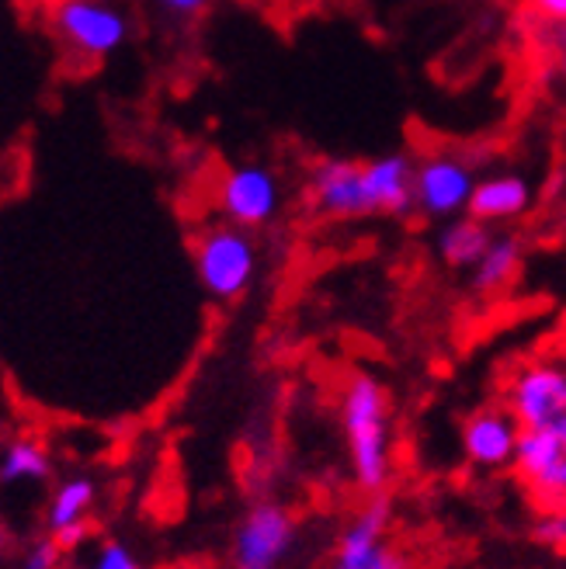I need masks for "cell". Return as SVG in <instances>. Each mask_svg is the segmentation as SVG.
<instances>
[{"instance_id":"obj_1","label":"cell","mask_w":566,"mask_h":569,"mask_svg":"<svg viewBox=\"0 0 566 569\" xmlns=\"http://www.w3.org/2000/svg\"><path fill=\"white\" fill-rule=\"evenodd\" d=\"M341 431L358 490L386 493L393 479V417L389 396L373 372H351L341 389Z\"/></svg>"},{"instance_id":"obj_2","label":"cell","mask_w":566,"mask_h":569,"mask_svg":"<svg viewBox=\"0 0 566 569\" xmlns=\"http://www.w3.org/2000/svg\"><path fill=\"white\" fill-rule=\"evenodd\" d=\"M195 274L216 302L240 299L258 274V243L237 222L206 226L195 240Z\"/></svg>"},{"instance_id":"obj_3","label":"cell","mask_w":566,"mask_h":569,"mask_svg":"<svg viewBox=\"0 0 566 569\" xmlns=\"http://www.w3.org/2000/svg\"><path fill=\"white\" fill-rule=\"evenodd\" d=\"M49 28L83 60H105V56L119 52L132 32L129 14L116 0H52Z\"/></svg>"},{"instance_id":"obj_4","label":"cell","mask_w":566,"mask_h":569,"mask_svg":"<svg viewBox=\"0 0 566 569\" xmlns=\"http://www.w3.org/2000/svg\"><path fill=\"white\" fill-rule=\"evenodd\" d=\"M299 546V521L278 500H258L244 510L230 538V569H281Z\"/></svg>"},{"instance_id":"obj_5","label":"cell","mask_w":566,"mask_h":569,"mask_svg":"<svg viewBox=\"0 0 566 569\" xmlns=\"http://www.w3.org/2000/svg\"><path fill=\"white\" fill-rule=\"evenodd\" d=\"M512 472L539 507L566 503V417L546 427H525Z\"/></svg>"},{"instance_id":"obj_6","label":"cell","mask_w":566,"mask_h":569,"mask_svg":"<svg viewBox=\"0 0 566 569\" xmlns=\"http://www.w3.org/2000/svg\"><path fill=\"white\" fill-rule=\"evenodd\" d=\"M504 407L522 427H546L566 417V365L553 358L528 361L515 368L504 386Z\"/></svg>"},{"instance_id":"obj_7","label":"cell","mask_w":566,"mask_h":569,"mask_svg":"<svg viewBox=\"0 0 566 569\" xmlns=\"http://www.w3.org/2000/svg\"><path fill=\"white\" fill-rule=\"evenodd\" d=\"M219 212L244 230H261L281 209V181L265 163H237L219 181Z\"/></svg>"},{"instance_id":"obj_8","label":"cell","mask_w":566,"mask_h":569,"mask_svg":"<svg viewBox=\"0 0 566 569\" xmlns=\"http://www.w3.org/2000/svg\"><path fill=\"white\" fill-rule=\"evenodd\" d=\"M473 163H466L456 153H431L414 167V194H417V212L428 219H456L469 212L473 191Z\"/></svg>"},{"instance_id":"obj_9","label":"cell","mask_w":566,"mask_h":569,"mask_svg":"<svg viewBox=\"0 0 566 569\" xmlns=\"http://www.w3.org/2000/svg\"><path fill=\"white\" fill-rule=\"evenodd\" d=\"M306 198L317 212H327L337 219H358V216L379 212L369 178H365V163H355L345 157H327L314 167Z\"/></svg>"},{"instance_id":"obj_10","label":"cell","mask_w":566,"mask_h":569,"mask_svg":"<svg viewBox=\"0 0 566 569\" xmlns=\"http://www.w3.org/2000/svg\"><path fill=\"white\" fill-rule=\"evenodd\" d=\"M525 427L518 423V417L507 407H479L463 420V455L469 459V466L484 469V472H500L515 466V451L522 441Z\"/></svg>"},{"instance_id":"obj_11","label":"cell","mask_w":566,"mask_h":569,"mask_svg":"<svg viewBox=\"0 0 566 569\" xmlns=\"http://www.w3.org/2000/svg\"><path fill=\"white\" fill-rule=\"evenodd\" d=\"M389 521H393V500L386 493L369 497V503L358 510V515L345 525L341 538H337L334 566L337 569H361L386 546Z\"/></svg>"},{"instance_id":"obj_12","label":"cell","mask_w":566,"mask_h":569,"mask_svg":"<svg viewBox=\"0 0 566 569\" xmlns=\"http://www.w3.org/2000/svg\"><path fill=\"white\" fill-rule=\"evenodd\" d=\"M414 160L407 153H386L365 163V178H369L373 198L379 212L389 216H410L417 209L414 194Z\"/></svg>"},{"instance_id":"obj_13","label":"cell","mask_w":566,"mask_h":569,"mask_svg":"<svg viewBox=\"0 0 566 569\" xmlns=\"http://www.w3.org/2000/svg\"><path fill=\"white\" fill-rule=\"evenodd\" d=\"M532 206V184L522 174H494L484 178L473 191V202H469V216L479 222H507V219H518L525 216Z\"/></svg>"},{"instance_id":"obj_14","label":"cell","mask_w":566,"mask_h":569,"mask_svg":"<svg viewBox=\"0 0 566 569\" xmlns=\"http://www.w3.org/2000/svg\"><path fill=\"white\" fill-rule=\"evenodd\" d=\"M490 243H494L490 226L473 219L469 212L448 219L438 230V240H435L438 258L448 268H459V271H473L479 264V258H484V253L490 250Z\"/></svg>"},{"instance_id":"obj_15","label":"cell","mask_w":566,"mask_h":569,"mask_svg":"<svg viewBox=\"0 0 566 569\" xmlns=\"http://www.w3.org/2000/svg\"><path fill=\"white\" fill-rule=\"evenodd\" d=\"M522 268V240L518 237H494L490 250L479 258V264L469 274V289L487 296L500 292L504 284H512Z\"/></svg>"},{"instance_id":"obj_16","label":"cell","mask_w":566,"mask_h":569,"mask_svg":"<svg viewBox=\"0 0 566 569\" xmlns=\"http://www.w3.org/2000/svg\"><path fill=\"white\" fill-rule=\"evenodd\" d=\"M95 482L88 476H73L67 482H60V490L52 493L49 507H46V525L49 531H63L70 525H80V521H88L91 515V507H95Z\"/></svg>"},{"instance_id":"obj_17","label":"cell","mask_w":566,"mask_h":569,"mask_svg":"<svg viewBox=\"0 0 566 569\" xmlns=\"http://www.w3.org/2000/svg\"><path fill=\"white\" fill-rule=\"evenodd\" d=\"M49 476V455L39 441L18 438L0 455V482H39Z\"/></svg>"},{"instance_id":"obj_18","label":"cell","mask_w":566,"mask_h":569,"mask_svg":"<svg viewBox=\"0 0 566 569\" xmlns=\"http://www.w3.org/2000/svg\"><path fill=\"white\" fill-rule=\"evenodd\" d=\"M532 538L549 552H566V503L546 507L532 525Z\"/></svg>"},{"instance_id":"obj_19","label":"cell","mask_w":566,"mask_h":569,"mask_svg":"<svg viewBox=\"0 0 566 569\" xmlns=\"http://www.w3.org/2000/svg\"><path fill=\"white\" fill-rule=\"evenodd\" d=\"M91 569H147V566L129 552V546L116 542V538H108V542L98 546Z\"/></svg>"},{"instance_id":"obj_20","label":"cell","mask_w":566,"mask_h":569,"mask_svg":"<svg viewBox=\"0 0 566 569\" xmlns=\"http://www.w3.org/2000/svg\"><path fill=\"white\" fill-rule=\"evenodd\" d=\"M60 542L56 538H39V542L24 552V569H56V562H60Z\"/></svg>"},{"instance_id":"obj_21","label":"cell","mask_w":566,"mask_h":569,"mask_svg":"<svg viewBox=\"0 0 566 569\" xmlns=\"http://www.w3.org/2000/svg\"><path fill=\"white\" fill-rule=\"evenodd\" d=\"M361 569H414L410 556L400 552V549H393V546H383L369 562H365Z\"/></svg>"},{"instance_id":"obj_22","label":"cell","mask_w":566,"mask_h":569,"mask_svg":"<svg viewBox=\"0 0 566 569\" xmlns=\"http://www.w3.org/2000/svg\"><path fill=\"white\" fill-rule=\"evenodd\" d=\"M160 11H167L171 18H195L209 8V0H157Z\"/></svg>"},{"instance_id":"obj_23","label":"cell","mask_w":566,"mask_h":569,"mask_svg":"<svg viewBox=\"0 0 566 569\" xmlns=\"http://www.w3.org/2000/svg\"><path fill=\"white\" fill-rule=\"evenodd\" d=\"M52 538L60 542V549H77V546H83V542L91 538V525H88V521L70 525V528H63V531H56Z\"/></svg>"},{"instance_id":"obj_24","label":"cell","mask_w":566,"mask_h":569,"mask_svg":"<svg viewBox=\"0 0 566 569\" xmlns=\"http://www.w3.org/2000/svg\"><path fill=\"white\" fill-rule=\"evenodd\" d=\"M532 8L549 24H566V0H532Z\"/></svg>"},{"instance_id":"obj_25","label":"cell","mask_w":566,"mask_h":569,"mask_svg":"<svg viewBox=\"0 0 566 569\" xmlns=\"http://www.w3.org/2000/svg\"><path fill=\"white\" fill-rule=\"evenodd\" d=\"M553 32H556V36H553L549 42H553V49L559 52V67H563V73H566V24H553Z\"/></svg>"},{"instance_id":"obj_26","label":"cell","mask_w":566,"mask_h":569,"mask_svg":"<svg viewBox=\"0 0 566 569\" xmlns=\"http://www.w3.org/2000/svg\"><path fill=\"white\" fill-rule=\"evenodd\" d=\"M8 546H11V535H8V528H4V525H0V556L8 552Z\"/></svg>"},{"instance_id":"obj_27","label":"cell","mask_w":566,"mask_h":569,"mask_svg":"<svg viewBox=\"0 0 566 569\" xmlns=\"http://www.w3.org/2000/svg\"><path fill=\"white\" fill-rule=\"evenodd\" d=\"M324 569H337V566H324Z\"/></svg>"}]
</instances>
